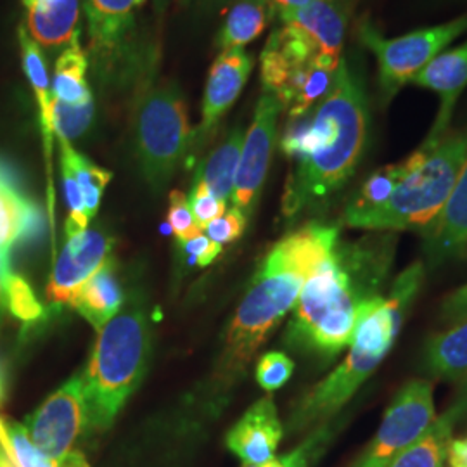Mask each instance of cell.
I'll return each mask as SVG.
<instances>
[{
    "label": "cell",
    "instance_id": "6",
    "mask_svg": "<svg viewBox=\"0 0 467 467\" xmlns=\"http://www.w3.org/2000/svg\"><path fill=\"white\" fill-rule=\"evenodd\" d=\"M148 353V318L130 303L98 331L96 347L84 372L88 428L104 431L115 422L144 376Z\"/></svg>",
    "mask_w": 467,
    "mask_h": 467
},
{
    "label": "cell",
    "instance_id": "20",
    "mask_svg": "<svg viewBox=\"0 0 467 467\" xmlns=\"http://www.w3.org/2000/svg\"><path fill=\"white\" fill-rule=\"evenodd\" d=\"M351 7L341 0H314L308 5L283 17L312 38L320 56L341 59L345 32Z\"/></svg>",
    "mask_w": 467,
    "mask_h": 467
},
{
    "label": "cell",
    "instance_id": "34",
    "mask_svg": "<svg viewBox=\"0 0 467 467\" xmlns=\"http://www.w3.org/2000/svg\"><path fill=\"white\" fill-rule=\"evenodd\" d=\"M295 362L283 351H268L256 366V383L265 391H277L293 376Z\"/></svg>",
    "mask_w": 467,
    "mask_h": 467
},
{
    "label": "cell",
    "instance_id": "36",
    "mask_svg": "<svg viewBox=\"0 0 467 467\" xmlns=\"http://www.w3.org/2000/svg\"><path fill=\"white\" fill-rule=\"evenodd\" d=\"M187 201L192 215L202 231L208 227V223H212L213 220H217L227 212V202L218 200L215 194H212V191L198 177Z\"/></svg>",
    "mask_w": 467,
    "mask_h": 467
},
{
    "label": "cell",
    "instance_id": "12",
    "mask_svg": "<svg viewBox=\"0 0 467 467\" xmlns=\"http://www.w3.org/2000/svg\"><path fill=\"white\" fill-rule=\"evenodd\" d=\"M281 111L283 106L277 98L264 92L256 104L250 129L244 135L231 201L233 208L239 210L246 218L251 217L267 179Z\"/></svg>",
    "mask_w": 467,
    "mask_h": 467
},
{
    "label": "cell",
    "instance_id": "9",
    "mask_svg": "<svg viewBox=\"0 0 467 467\" xmlns=\"http://www.w3.org/2000/svg\"><path fill=\"white\" fill-rule=\"evenodd\" d=\"M466 30L467 16H462L397 38H386L370 19L364 17L357 32L360 42L378 61V82L383 104L393 99Z\"/></svg>",
    "mask_w": 467,
    "mask_h": 467
},
{
    "label": "cell",
    "instance_id": "13",
    "mask_svg": "<svg viewBox=\"0 0 467 467\" xmlns=\"http://www.w3.org/2000/svg\"><path fill=\"white\" fill-rule=\"evenodd\" d=\"M111 248L113 239L99 229L69 235L47 285L50 303L69 305L77 291L109 260Z\"/></svg>",
    "mask_w": 467,
    "mask_h": 467
},
{
    "label": "cell",
    "instance_id": "43",
    "mask_svg": "<svg viewBox=\"0 0 467 467\" xmlns=\"http://www.w3.org/2000/svg\"><path fill=\"white\" fill-rule=\"evenodd\" d=\"M4 400H5V376H4V370L0 368V405Z\"/></svg>",
    "mask_w": 467,
    "mask_h": 467
},
{
    "label": "cell",
    "instance_id": "32",
    "mask_svg": "<svg viewBox=\"0 0 467 467\" xmlns=\"http://www.w3.org/2000/svg\"><path fill=\"white\" fill-rule=\"evenodd\" d=\"M52 130L61 139H77L87 132L94 119V100L85 104H67L52 96L50 102Z\"/></svg>",
    "mask_w": 467,
    "mask_h": 467
},
{
    "label": "cell",
    "instance_id": "19",
    "mask_svg": "<svg viewBox=\"0 0 467 467\" xmlns=\"http://www.w3.org/2000/svg\"><path fill=\"white\" fill-rule=\"evenodd\" d=\"M146 0H84L90 47L99 61H109L134 26L135 11Z\"/></svg>",
    "mask_w": 467,
    "mask_h": 467
},
{
    "label": "cell",
    "instance_id": "28",
    "mask_svg": "<svg viewBox=\"0 0 467 467\" xmlns=\"http://www.w3.org/2000/svg\"><path fill=\"white\" fill-rule=\"evenodd\" d=\"M17 35H19V44H21V52H23V67H25V73L30 80V85L35 90L36 100H38V106H40L42 132H44V139H46L47 152H50V140H52V135H54L52 117H50L52 88H50L46 57H44V52L40 49V46L28 35L25 26H19Z\"/></svg>",
    "mask_w": 467,
    "mask_h": 467
},
{
    "label": "cell",
    "instance_id": "15",
    "mask_svg": "<svg viewBox=\"0 0 467 467\" xmlns=\"http://www.w3.org/2000/svg\"><path fill=\"white\" fill-rule=\"evenodd\" d=\"M412 84L430 88L440 96L438 115L424 144H434L449 134L455 106L467 87V40L451 50H443L424 67Z\"/></svg>",
    "mask_w": 467,
    "mask_h": 467
},
{
    "label": "cell",
    "instance_id": "35",
    "mask_svg": "<svg viewBox=\"0 0 467 467\" xmlns=\"http://www.w3.org/2000/svg\"><path fill=\"white\" fill-rule=\"evenodd\" d=\"M168 225L175 234V237L185 243L196 235L202 234V229L198 225L196 218L189 208V201L184 192L173 191L170 194V204H168Z\"/></svg>",
    "mask_w": 467,
    "mask_h": 467
},
{
    "label": "cell",
    "instance_id": "39",
    "mask_svg": "<svg viewBox=\"0 0 467 467\" xmlns=\"http://www.w3.org/2000/svg\"><path fill=\"white\" fill-rule=\"evenodd\" d=\"M443 312L447 317L459 318L467 312V283L461 285L455 293H451V296L443 305Z\"/></svg>",
    "mask_w": 467,
    "mask_h": 467
},
{
    "label": "cell",
    "instance_id": "8",
    "mask_svg": "<svg viewBox=\"0 0 467 467\" xmlns=\"http://www.w3.org/2000/svg\"><path fill=\"white\" fill-rule=\"evenodd\" d=\"M137 158L144 179L161 189L184 160L191 127L182 92L173 82L148 85L134 108Z\"/></svg>",
    "mask_w": 467,
    "mask_h": 467
},
{
    "label": "cell",
    "instance_id": "26",
    "mask_svg": "<svg viewBox=\"0 0 467 467\" xmlns=\"http://www.w3.org/2000/svg\"><path fill=\"white\" fill-rule=\"evenodd\" d=\"M78 36L57 57L50 87L52 96L67 104H85L92 100V92L87 85L88 59Z\"/></svg>",
    "mask_w": 467,
    "mask_h": 467
},
{
    "label": "cell",
    "instance_id": "11",
    "mask_svg": "<svg viewBox=\"0 0 467 467\" xmlns=\"http://www.w3.org/2000/svg\"><path fill=\"white\" fill-rule=\"evenodd\" d=\"M35 447L52 457L73 451L88 428L84 374L73 376L44 401L23 424Z\"/></svg>",
    "mask_w": 467,
    "mask_h": 467
},
{
    "label": "cell",
    "instance_id": "45",
    "mask_svg": "<svg viewBox=\"0 0 467 467\" xmlns=\"http://www.w3.org/2000/svg\"><path fill=\"white\" fill-rule=\"evenodd\" d=\"M23 2H25V5H26V7H28V5H30V4H32V2H34V0H23Z\"/></svg>",
    "mask_w": 467,
    "mask_h": 467
},
{
    "label": "cell",
    "instance_id": "30",
    "mask_svg": "<svg viewBox=\"0 0 467 467\" xmlns=\"http://www.w3.org/2000/svg\"><path fill=\"white\" fill-rule=\"evenodd\" d=\"M407 173V161L403 160L395 165L376 170L368 181L362 184L357 196L347 204L345 218L355 217L360 213L370 212L374 208H379L386 201L391 198L397 185L400 184L401 179Z\"/></svg>",
    "mask_w": 467,
    "mask_h": 467
},
{
    "label": "cell",
    "instance_id": "18",
    "mask_svg": "<svg viewBox=\"0 0 467 467\" xmlns=\"http://www.w3.org/2000/svg\"><path fill=\"white\" fill-rule=\"evenodd\" d=\"M467 246V161L451 189V196L424 231L426 265L440 267L457 258Z\"/></svg>",
    "mask_w": 467,
    "mask_h": 467
},
{
    "label": "cell",
    "instance_id": "44",
    "mask_svg": "<svg viewBox=\"0 0 467 467\" xmlns=\"http://www.w3.org/2000/svg\"><path fill=\"white\" fill-rule=\"evenodd\" d=\"M343 4H347L348 7H353V4H355V0H341Z\"/></svg>",
    "mask_w": 467,
    "mask_h": 467
},
{
    "label": "cell",
    "instance_id": "1",
    "mask_svg": "<svg viewBox=\"0 0 467 467\" xmlns=\"http://www.w3.org/2000/svg\"><path fill=\"white\" fill-rule=\"evenodd\" d=\"M370 111L358 71L341 57L333 87L314 117L293 118L281 150L296 160L283 198L287 218L333 198L350 181L368 148Z\"/></svg>",
    "mask_w": 467,
    "mask_h": 467
},
{
    "label": "cell",
    "instance_id": "16",
    "mask_svg": "<svg viewBox=\"0 0 467 467\" xmlns=\"http://www.w3.org/2000/svg\"><path fill=\"white\" fill-rule=\"evenodd\" d=\"M284 436V428L274 400L254 401L227 434V447L244 464L260 466L270 461Z\"/></svg>",
    "mask_w": 467,
    "mask_h": 467
},
{
    "label": "cell",
    "instance_id": "33",
    "mask_svg": "<svg viewBox=\"0 0 467 467\" xmlns=\"http://www.w3.org/2000/svg\"><path fill=\"white\" fill-rule=\"evenodd\" d=\"M0 303H4L15 317L26 324L36 322L44 316V306L35 296L32 285L16 274H11L4 284L0 293Z\"/></svg>",
    "mask_w": 467,
    "mask_h": 467
},
{
    "label": "cell",
    "instance_id": "10",
    "mask_svg": "<svg viewBox=\"0 0 467 467\" xmlns=\"http://www.w3.org/2000/svg\"><path fill=\"white\" fill-rule=\"evenodd\" d=\"M434 419L433 383L410 379L389 403L381 426L353 467H388L433 424Z\"/></svg>",
    "mask_w": 467,
    "mask_h": 467
},
{
    "label": "cell",
    "instance_id": "3",
    "mask_svg": "<svg viewBox=\"0 0 467 467\" xmlns=\"http://www.w3.org/2000/svg\"><path fill=\"white\" fill-rule=\"evenodd\" d=\"M339 244V229L308 223L268 251L225 336L222 368L233 376L250 364L270 333L293 312L303 284Z\"/></svg>",
    "mask_w": 467,
    "mask_h": 467
},
{
    "label": "cell",
    "instance_id": "27",
    "mask_svg": "<svg viewBox=\"0 0 467 467\" xmlns=\"http://www.w3.org/2000/svg\"><path fill=\"white\" fill-rule=\"evenodd\" d=\"M243 142V130L234 129L229 137L218 146L217 150L212 152V156L206 160L198 173V179L206 184L212 194H215L223 202L233 198Z\"/></svg>",
    "mask_w": 467,
    "mask_h": 467
},
{
    "label": "cell",
    "instance_id": "22",
    "mask_svg": "<svg viewBox=\"0 0 467 467\" xmlns=\"http://www.w3.org/2000/svg\"><path fill=\"white\" fill-rule=\"evenodd\" d=\"M121 305L123 293L111 258L77 291L69 303L98 331L117 316Z\"/></svg>",
    "mask_w": 467,
    "mask_h": 467
},
{
    "label": "cell",
    "instance_id": "14",
    "mask_svg": "<svg viewBox=\"0 0 467 467\" xmlns=\"http://www.w3.org/2000/svg\"><path fill=\"white\" fill-rule=\"evenodd\" d=\"M40 227V208L21 187L16 171L0 158V293L13 274L9 268L11 251L34 239Z\"/></svg>",
    "mask_w": 467,
    "mask_h": 467
},
{
    "label": "cell",
    "instance_id": "38",
    "mask_svg": "<svg viewBox=\"0 0 467 467\" xmlns=\"http://www.w3.org/2000/svg\"><path fill=\"white\" fill-rule=\"evenodd\" d=\"M182 248L191 256V264L200 267L212 265L222 253V246L202 234L182 243Z\"/></svg>",
    "mask_w": 467,
    "mask_h": 467
},
{
    "label": "cell",
    "instance_id": "24",
    "mask_svg": "<svg viewBox=\"0 0 467 467\" xmlns=\"http://www.w3.org/2000/svg\"><path fill=\"white\" fill-rule=\"evenodd\" d=\"M455 420L447 412L434 419L433 424L418 440L401 451L388 467H443Z\"/></svg>",
    "mask_w": 467,
    "mask_h": 467
},
{
    "label": "cell",
    "instance_id": "7",
    "mask_svg": "<svg viewBox=\"0 0 467 467\" xmlns=\"http://www.w3.org/2000/svg\"><path fill=\"white\" fill-rule=\"evenodd\" d=\"M339 61L320 56L308 35L284 23L260 56L264 92L275 96L291 119L305 117L331 90Z\"/></svg>",
    "mask_w": 467,
    "mask_h": 467
},
{
    "label": "cell",
    "instance_id": "46",
    "mask_svg": "<svg viewBox=\"0 0 467 467\" xmlns=\"http://www.w3.org/2000/svg\"><path fill=\"white\" fill-rule=\"evenodd\" d=\"M243 467H258V466H248V464H244Z\"/></svg>",
    "mask_w": 467,
    "mask_h": 467
},
{
    "label": "cell",
    "instance_id": "21",
    "mask_svg": "<svg viewBox=\"0 0 467 467\" xmlns=\"http://www.w3.org/2000/svg\"><path fill=\"white\" fill-rule=\"evenodd\" d=\"M28 30L38 46H69L78 36V0H34Z\"/></svg>",
    "mask_w": 467,
    "mask_h": 467
},
{
    "label": "cell",
    "instance_id": "2",
    "mask_svg": "<svg viewBox=\"0 0 467 467\" xmlns=\"http://www.w3.org/2000/svg\"><path fill=\"white\" fill-rule=\"evenodd\" d=\"M389 264L391 250L384 243L337 244L303 284L287 329L289 341L326 358L345 350L360 305L381 295Z\"/></svg>",
    "mask_w": 467,
    "mask_h": 467
},
{
    "label": "cell",
    "instance_id": "4",
    "mask_svg": "<svg viewBox=\"0 0 467 467\" xmlns=\"http://www.w3.org/2000/svg\"><path fill=\"white\" fill-rule=\"evenodd\" d=\"M422 281L424 265L418 262L405 268L395 279L388 298L378 295L360 305L348 355L295 405L289 419L293 431L306 430L333 418L376 372L393 348Z\"/></svg>",
    "mask_w": 467,
    "mask_h": 467
},
{
    "label": "cell",
    "instance_id": "23",
    "mask_svg": "<svg viewBox=\"0 0 467 467\" xmlns=\"http://www.w3.org/2000/svg\"><path fill=\"white\" fill-rule=\"evenodd\" d=\"M424 368L441 381L461 383L467 376V312L451 329L434 334L424 347Z\"/></svg>",
    "mask_w": 467,
    "mask_h": 467
},
{
    "label": "cell",
    "instance_id": "29",
    "mask_svg": "<svg viewBox=\"0 0 467 467\" xmlns=\"http://www.w3.org/2000/svg\"><path fill=\"white\" fill-rule=\"evenodd\" d=\"M57 139L61 144V160H65L75 173V179L80 185V191L84 196L85 212L90 220L99 210L102 192L111 181V171L98 167L96 163L87 160L84 154L73 150L71 142L67 139H61V137H57Z\"/></svg>",
    "mask_w": 467,
    "mask_h": 467
},
{
    "label": "cell",
    "instance_id": "25",
    "mask_svg": "<svg viewBox=\"0 0 467 467\" xmlns=\"http://www.w3.org/2000/svg\"><path fill=\"white\" fill-rule=\"evenodd\" d=\"M272 15L265 0H237L218 35L222 50L243 49L267 28Z\"/></svg>",
    "mask_w": 467,
    "mask_h": 467
},
{
    "label": "cell",
    "instance_id": "31",
    "mask_svg": "<svg viewBox=\"0 0 467 467\" xmlns=\"http://www.w3.org/2000/svg\"><path fill=\"white\" fill-rule=\"evenodd\" d=\"M7 431L13 441L17 467H90L82 451H71L63 457H52L38 451L26 433V428L9 422Z\"/></svg>",
    "mask_w": 467,
    "mask_h": 467
},
{
    "label": "cell",
    "instance_id": "42",
    "mask_svg": "<svg viewBox=\"0 0 467 467\" xmlns=\"http://www.w3.org/2000/svg\"><path fill=\"white\" fill-rule=\"evenodd\" d=\"M268 4V7H270V11L272 13H277L281 19L284 16H287V15H291V13H295V11H298L301 7H305V5H308L310 2H314V0H265Z\"/></svg>",
    "mask_w": 467,
    "mask_h": 467
},
{
    "label": "cell",
    "instance_id": "17",
    "mask_svg": "<svg viewBox=\"0 0 467 467\" xmlns=\"http://www.w3.org/2000/svg\"><path fill=\"white\" fill-rule=\"evenodd\" d=\"M253 69V57L243 49L222 50L210 69L202 99V121L196 139H204L217 127L243 92Z\"/></svg>",
    "mask_w": 467,
    "mask_h": 467
},
{
    "label": "cell",
    "instance_id": "5",
    "mask_svg": "<svg viewBox=\"0 0 467 467\" xmlns=\"http://www.w3.org/2000/svg\"><path fill=\"white\" fill-rule=\"evenodd\" d=\"M407 173L391 198L366 213L345 218L353 229L372 233H424L451 196L467 161V130L422 144L407 160Z\"/></svg>",
    "mask_w": 467,
    "mask_h": 467
},
{
    "label": "cell",
    "instance_id": "40",
    "mask_svg": "<svg viewBox=\"0 0 467 467\" xmlns=\"http://www.w3.org/2000/svg\"><path fill=\"white\" fill-rule=\"evenodd\" d=\"M447 414L451 416V419L455 420V424L467 420V376L461 381L457 399L451 403V407L447 410Z\"/></svg>",
    "mask_w": 467,
    "mask_h": 467
},
{
    "label": "cell",
    "instance_id": "37",
    "mask_svg": "<svg viewBox=\"0 0 467 467\" xmlns=\"http://www.w3.org/2000/svg\"><path fill=\"white\" fill-rule=\"evenodd\" d=\"M246 223H248V218L244 217L239 210L231 208L222 217L208 223V227L204 231L212 241L223 246V244L237 241L246 231Z\"/></svg>",
    "mask_w": 467,
    "mask_h": 467
},
{
    "label": "cell",
    "instance_id": "41",
    "mask_svg": "<svg viewBox=\"0 0 467 467\" xmlns=\"http://www.w3.org/2000/svg\"><path fill=\"white\" fill-rule=\"evenodd\" d=\"M451 467H467V436L451 440L447 455Z\"/></svg>",
    "mask_w": 467,
    "mask_h": 467
}]
</instances>
